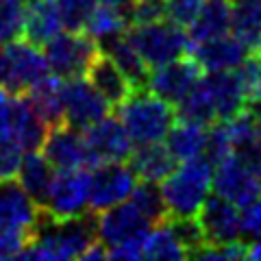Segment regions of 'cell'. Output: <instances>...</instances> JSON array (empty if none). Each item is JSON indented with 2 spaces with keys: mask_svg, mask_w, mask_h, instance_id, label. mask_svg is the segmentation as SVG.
I'll use <instances>...</instances> for the list:
<instances>
[{
  "mask_svg": "<svg viewBox=\"0 0 261 261\" xmlns=\"http://www.w3.org/2000/svg\"><path fill=\"white\" fill-rule=\"evenodd\" d=\"M22 3H24V5H33V3H35V0H22Z\"/></svg>",
  "mask_w": 261,
  "mask_h": 261,
  "instance_id": "46",
  "label": "cell"
},
{
  "mask_svg": "<svg viewBox=\"0 0 261 261\" xmlns=\"http://www.w3.org/2000/svg\"><path fill=\"white\" fill-rule=\"evenodd\" d=\"M63 105L65 124L79 130H87L96 122L107 118L111 111V105L105 100V96L83 76L70 79L63 83Z\"/></svg>",
  "mask_w": 261,
  "mask_h": 261,
  "instance_id": "9",
  "label": "cell"
},
{
  "mask_svg": "<svg viewBox=\"0 0 261 261\" xmlns=\"http://www.w3.org/2000/svg\"><path fill=\"white\" fill-rule=\"evenodd\" d=\"M231 154H233V140L231 133H228V124L226 120H216L207 128V144L202 157H207L214 166H218L220 161H224Z\"/></svg>",
  "mask_w": 261,
  "mask_h": 261,
  "instance_id": "33",
  "label": "cell"
},
{
  "mask_svg": "<svg viewBox=\"0 0 261 261\" xmlns=\"http://www.w3.org/2000/svg\"><path fill=\"white\" fill-rule=\"evenodd\" d=\"M83 133H85V140H87L89 150H92L96 166L105 161H128L130 152L135 148V144L128 137L120 118L107 116L100 122H96L94 126L83 130Z\"/></svg>",
  "mask_w": 261,
  "mask_h": 261,
  "instance_id": "14",
  "label": "cell"
},
{
  "mask_svg": "<svg viewBox=\"0 0 261 261\" xmlns=\"http://www.w3.org/2000/svg\"><path fill=\"white\" fill-rule=\"evenodd\" d=\"M192 44L231 33V0H205L198 15L187 27Z\"/></svg>",
  "mask_w": 261,
  "mask_h": 261,
  "instance_id": "21",
  "label": "cell"
},
{
  "mask_svg": "<svg viewBox=\"0 0 261 261\" xmlns=\"http://www.w3.org/2000/svg\"><path fill=\"white\" fill-rule=\"evenodd\" d=\"M31 105L44 118L48 126H59L65 122V105H63V79L50 76L42 79L37 85H33L27 94Z\"/></svg>",
  "mask_w": 261,
  "mask_h": 261,
  "instance_id": "24",
  "label": "cell"
},
{
  "mask_svg": "<svg viewBox=\"0 0 261 261\" xmlns=\"http://www.w3.org/2000/svg\"><path fill=\"white\" fill-rule=\"evenodd\" d=\"M200 79L202 68L194 61V57H181V59L170 61L161 68H154L150 72L146 89L174 107L176 102H181L192 92Z\"/></svg>",
  "mask_w": 261,
  "mask_h": 261,
  "instance_id": "13",
  "label": "cell"
},
{
  "mask_svg": "<svg viewBox=\"0 0 261 261\" xmlns=\"http://www.w3.org/2000/svg\"><path fill=\"white\" fill-rule=\"evenodd\" d=\"M27 5L22 0H0V44L15 42L24 35Z\"/></svg>",
  "mask_w": 261,
  "mask_h": 261,
  "instance_id": "32",
  "label": "cell"
},
{
  "mask_svg": "<svg viewBox=\"0 0 261 261\" xmlns=\"http://www.w3.org/2000/svg\"><path fill=\"white\" fill-rule=\"evenodd\" d=\"M63 22L57 7V0H35L27 9V22H24V37L35 46H44L46 42L61 33Z\"/></svg>",
  "mask_w": 261,
  "mask_h": 261,
  "instance_id": "25",
  "label": "cell"
},
{
  "mask_svg": "<svg viewBox=\"0 0 261 261\" xmlns=\"http://www.w3.org/2000/svg\"><path fill=\"white\" fill-rule=\"evenodd\" d=\"M216 166L207 157H194L181 161L172 172L163 178L161 192L166 198L170 218H196L214 190Z\"/></svg>",
  "mask_w": 261,
  "mask_h": 261,
  "instance_id": "1",
  "label": "cell"
},
{
  "mask_svg": "<svg viewBox=\"0 0 261 261\" xmlns=\"http://www.w3.org/2000/svg\"><path fill=\"white\" fill-rule=\"evenodd\" d=\"M11 102L13 94H9L5 87H0V137L11 135Z\"/></svg>",
  "mask_w": 261,
  "mask_h": 261,
  "instance_id": "42",
  "label": "cell"
},
{
  "mask_svg": "<svg viewBox=\"0 0 261 261\" xmlns=\"http://www.w3.org/2000/svg\"><path fill=\"white\" fill-rule=\"evenodd\" d=\"M100 53L109 55L111 59L116 61V65L124 72V76L128 79V83L133 85V89H146L148 79H150V68L142 59V55L135 50V46L128 42L126 33L105 42L100 46Z\"/></svg>",
  "mask_w": 261,
  "mask_h": 261,
  "instance_id": "23",
  "label": "cell"
},
{
  "mask_svg": "<svg viewBox=\"0 0 261 261\" xmlns=\"http://www.w3.org/2000/svg\"><path fill=\"white\" fill-rule=\"evenodd\" d=\"M50 126L44 122V118L37 113V109L31 105V100L24 94L13 96L11 102V137L22 146L24 152L39 150L44 146V140Z\"/></svg>",
  "mask_w": 261,
  "mask_h": 261,
  "instance_id": "17",
  "label": "cell"
},
{
  "mask_svg": "<svg viewBox=\"0 0 261 261\" xmlns=\"http://www.w3.org/2000/svg\"><path fill=\"white\" fill-rule=\"evenodd\" d=\"M128 24H130L128 15L124 11L113 9L109 5H98L92 13V18L87 22L85 33H89V35L96 39L98 48H100L105 42H109V39L124 35Z\"/></svg>",
  "mask_w": 261,
  "mask_h": 261,
  "instance_id": "30",
  "label": "cell"
},
{
  "mask_svg": "<svg viewBox=\"0 0 261 261\" xmlns=\"http://www.w3.org/2000/svg\"><path fill=\"white\" fill-rule=\"evenodd\" d=\"M144 259H168L178 261L187 259V250L176 238L170 220L157 222L154 228H150L144 238Z\"/></svg>",
  "mask_w": 261,
  "mask_h": 261,
  "instance_id": "28",
  "label": "cell"
},
{
  "mask_svg": "<svg viewBox=\"0 0 261 261\" xmlns=\"http://www.w3.org/2000/svg\"><path fill=\"white\" fill-rule=\"evenodd\" d=\"M205 83L209 87L211 98H214L218 120H231L246 107V94H244L235 70L209 72L205 74Z\"/></svg>",
  "mask_w": 261,
  "mask_h": 261,
  "instance_id": "19",
  "label": "cell"
},
{
  "mask_svg": "<svg viewBox=\"0 0 261 261\" xmlns=\"http://www.w3.org/2000/svg\"><path fill=\"white\" fill-rule=\"evenodd\" d=\"M128 166L133 168L140 181L161 183L176 168V159L163 142L135 146L128 157Z\"/></svg>",
  "mask_w": 261,
  "mask_h": 261,
  "instance_id": "20",
  "label": "cell"
},
{
  "mask_svg": "<svg viewBox=\"0 0 261 261\" xmlns=\"http://www.w3.org/2000/svg\"><path fill=\"white\" fill-rule=\"evenodd\" d=\"M196 218L202 226L207 244H228L244 238L242 209L220 194H209Z\"/></svg>",
  "mask_w": 261,
  "mask_h": 261,
  "instance_id": "12",
  "label": "cell"
},
{
  "mask_svg": "<svg viewBox=\"0 0 261 261\" xmlns=\"http://www.w3.org/2000/svg\"><path fill=\"white\" fill-rule=\"evenodd\" d=\"M238 79L242 83V89L246 94V102L255 100V98H261V63H259V57L255 55H248L238 68Z\"/></svg>",
  "mask_w": 261,
  "mask_h": 261,
  "instance_id": "38",
  "label": "cell"
},
{
  "mask_svg": "<svg viewBox=\"0 0 261 261\" xmlns=\"http://www.w3.org/2000/svg\"><path fill=\"white\" fill-rule=\"evenodd\" d=\"M248 55L252 53L233 33L207 39V42H200V44H192V50H190V57H194V61L200 65L205 74L235 70Z\"/></svg>",
  "mask_w": 261,
  "mask_h": 261,
  "instance_id": "15",
  "label": "cell"
},
{
  "mask_svg": "<svg viewBox=\"0 0 261 261\" xmlns=\"http://www.w3.org/2000/svg\"><path fill=\"white\" fill-rule=\"evenodd\" d=\"M126 37L150 70L181 59L192 50L190 33L185 27L168 18L150 24H130L126 29Z\"/></svg>",
  "mask_w": 261,
  "mask_h": 261,
  "instance_id": "3",
  "label": "cell"
},
{
  "mask_svg": "<svg viewBox=\"0 0 261 261\" xmlns=\"http://www.w3.org/2000/svg\"><path fill=\"white\" fill-rule=\"evenodd\" d=\"M87 81L105 96V100L116 109L135 92L133 85L128 83V79L124 76V72L105 53H98V57L87 68Z\"/></svg>",
  "mask_w": 261,
  "mask_h": 261,
  "instance_id": "18",
  "label": "cell"
},
{
  "mask_svg": "<svg viewBox=\"0 0 261 261\" xmlns=\"http://www.w3.org/2000/svg\"><path fill=\"white\" fill-rule=\"evenodd\" d=\"M140 178L128 161H105L89 170V209L105 211L128 200Z\"/></svg>",
  "mask_w": 261,
  "mask_h": 261,
  "instance_id": "5",
  "label": "cell"
},
{
  "mask_svg": "<svg viewBox=\"0 0 261 261\" xmlns=\"http://www.w3.org/2000/svg\"><path fill=\"white\" fill-rule=\"evenodd\" d=\"M98 3L109 5V7H113V9H120V11H124L128 15V11H130V7H133L135 0H98Z\"/></svg>",
  "mask_w": 261,
  "mask_h": 261,
  "instance_id": "43",
  "label": "cell"
},
{
  "mask_svg": "<svg viewBox=\"0 0 261 261\" xmlns=\"http://www.w3.org/2000/svg\"><path fill=\"white\" fill-rule=\"evenodd\" d=\"M61 13L63 29L68 31H85L89 18L96 9V0H57Z\"/></svg>",
  "mask_w": 261,
  "mask_h": 261,
  "instance_id": "34",
  "label": "cell"
},
{
  "mask_svg": "<svg viewBox=\"0 0 261 261\" xmlns=\"http://www.w3.org/2000/svg\"><path fill=\"white\" fill-rule=\"evenodd\" d=\"M202 3L205 0H166V18L187 29L198 15Z\"/></svg>",
  "mask_w": 261,
  "mask_h": 261,
  "instance_id": "40",
  "label": "cell"
},
{
  "mask_svg": "<svg viewBox=\"0 0 261 261\" xmlns=\"http://www.w3.org/2000/svg\"><path fill=\"white\" fill-rule=\"evenodd\" d=\"M53 166L44 154H39L37 150H31L22 157V166H20V185L24 187L37 207H46L48 202V194H50V185L55 181V172Z\"/></svg>",
  "mask_w": 261,
  "mask_h": 261,
  "instance_id": "22",
  "label": "cell"
},
{
  "mask_svg": "<svg viewBox=\"0 0 261 261\" xmlns=\"http://www.w3.org/2000/svg\"><path fill=\"white\" fill-rule=\"evenodd\" d=\"M242 233L248 240H255L261 235V196L250 205L242 207Z\"/></svg>",
  "mask_w": 261,
  "mask_h": 261,
  "instance_id": "41",
  "label": "cell"
},
{
  "mask_svg": "<svg viewBox=\"0 0 261 261\" xmlns=\"http://www.w3.org/2000/svg\"><path fill=\"white\" fill-rule=\"evenodd\" d=\"M214 190L242 209L261 196V172L233 152L231 157H226L216 166Z\"/></svg>",
  "mask_w": 261,
  "mask_h": 261,
  "instance_id": "8",
  "label": "cell"
},
{
  "mask_svg": "<svg viewBox=\"0 0 261 261\" xmlns=\"http://www.w3.org/2000/svg\"><path fill=\"white\" fill-rule=\"evenodd\" d=\"M163 18H166V0H135L128 11L130 24H150Z\"/></svg>",
  "mask_w": 261,
  "mask_h": 261,
  "instance_id": "39",
  "label": "cell"
},
{
  "mask_svg": "<svg viewBox=\"0 0 261 261\" xmlns=\"http://www.w3.org/2000/svg\"><path fill=\"white\" fill-rule=\"evenodd\" d=\"M44 157L50 161L55 170H92L96 161L87 146L85 133L70 124H59L48 130L44 140Z\"/></svg>",
  "mask_w": 261,
  "mask_h": 261,
  "instance_id": "10",
  "label": "cell"
},
{
  "mask_svg": "<svg viewBox=\"0 0 261 261\" xmlns=\"http://www.w3.org/2000/svg\"><path fill=\"white\" fill-rule=\"evenodd\" d=\"M248 257L250 259H259L261 261V235L255 238L250 244H248Z\"/></svg>",
  "mask_w": 261,
  "mask_h": 261,
  "instance_id": "44",
  "label": "cell"
},
{
  "mask_svg": "<svg viewBox=\"0 0 261 261\" xmlns=\"http://www.w3.org/2000/svg\"><path fill=\"white\" fill-rule=\"evenodd\" d=\"M248 257V242H228V244H205L190 259L205 261H226V259H244Z\"/></svg>",
  "mask_w": 261,
  "mask_h": 261,
  "instance_id": "37",
  "label": "cell"
},
{
  "mask_svg": "<svg viewBox=\"0 0 261 261\" xmlns=\"http://www.w3.org/2000/svg\"><path fill=\"white\" fill-rule=\"evenodd\" d=\"M37 216H39V207L24 192L20 181L15 183V178L0 181V226L33 235V226L37 222Z\"/></svg>",
  "mask_w": 261,
  "mask_h": 261,
  "instance_id": "16",
  "label": "cell"
},
{
  "mask_svg": "<svg viewBox=\"0 0 261 261\" xmlns=\"http://www.w3.org/2000/svg\"><path fill=\"white\" fill-rule=\"evenodd\" d=\"M5 74L3 85L9 94L20 96L27 94L33 85H37L42 79L50 74V65L46 61V55L39 53V48L31 42H9L5 44Z\"/></svg>",
  "mask_w": 261,
  "mask_h": 261,
  "instance_id": "6",
  "label": "cell"
},
{
  "mask_svg": "<svg viewBox=\"0 0 261 261\" xmlns=\"http://www.w3.org/2000/svg\"><path fill=\"white\" fill-rule=\"evenodd\" d=\"M22 157H24V150L15 142V137L11 135L0 137V181H9V178L18 176Z\"/></svg>",
  "mask_w": 261,
  "mask_h": 261,
  "instance_id": "36",
  "label": "cell"
},
{
  "mask_svg": "<svg viewBox=\"0 0 261 261\" xmlns=\"http://www.w3.org/2000/svg\"><path fill=\"white\" fill-rule=\"evenodd\" d=\"M44 209L59 220L76 218L89 211V170H59Z\"/></svg>",
  "mask_w": 261,
  "mask_h": 261,
  "instance_id": "11",
  "label": "cell"
},
{
  "mask_svg": "<svg viewBox=\"0 0 261 261\" xmlns=\"http://www.w3.org/2000/svg\"><path fill=\"white\" fill-rule=\"evenodd\" d=\"M207 128L209 126L196 124V122L174 120V124L170 126L163 142H166V146L170 148V152L174 154L176 161L194 159V157H200V154L205 152Z\"/></svg>",
  "mask_w": 261,
  "mask_h": 261,
  "instance_id": "27",
  "label": "cell"
},
{
  "mask_svg": "<svg viewBox=\"0 0 261 261\" xmlns=\"http://www.w3.org/2000/svg\"><path fill=\"white\" fill-rule=\"evenodd\" d=\"M231 33L257 53L261 48V0H231Z\"/></svg>",
  "mask_w": 261,
  "mask_h": 261,
  "instance_id": "26",
  "label": "cell"
},
{
  "mask_svg": "<svg viewBox=\"0 0 261 261\" xmlns=\"http://www.w3.org/2000/svg\"><path fill=\"white\" fill-rule=\"evenodd\" d=\"M168 220H170V224H172V228H174L176 238L181 240V244L187 250V259H190L198 248H202L207 244L198 218H168Z\"/></svg>",
  "mask_w": 261,
  "mask_h": 261,
  "instance_id": "35",
  "label": "cell"
},
{
  "mask_svg": "<svg viewBox=\"0 0 261 261\" xmlns=\"http://www.w3.org/2000/svg\"><path fill=\"white\" fill-rule=\"evenodd\" d=\"M118 118L133 144L142 146L166 140L170 126L176 120V111L170 102L148 89H135L118 107Z\"/></svg>",
  "mask_w": 261,
  "mask_h": 261,
  "instance_id": "2",
  "label": "cell"
},
{
  "mask_svg": "<svg viewBox=\"0 0 261 261\" xmlns=\"http://www.w3.org/2000/svg\"><path fill=\"white\" fill-rule=\"evenodd\" d=\"M152 226L154 222L130 198L96 214L98 242L107 248L118 246L122 242L142 240Z\"/></svg>",
  "mask_w": 261,
  "mask_h": 261,
  "instance_id": "7",
  "label": "cell"
},
{
  "mask_svg": "<svg viewBox=\"0 0 261 261\" xmlns=\"http://www.w3.org/2000/svg\"><path fill=\"white\" fill-rule=\"evenodd\" d=\"M130 200H133L154 224L170 218L168 207H166V198H163V192H161L159 183H154V181H140L137 183V187L133 190V196H130Z\"/></svg>",
  "mask_w": 261,
  "mask_h": 261,
  "instance_id": "31",
  "label": "cell"
},
{
  "mask_svg": "<svg viewBox=\"0 0 261 261\" xmlns=\"http://www.w3.org/2000/svg\"><path fill=\"white\" fill-rule=\"evenodd\" d=\"M3 74H5V53L0 50V85H3Z\"/></svg>",
  "mask_w": 261,
  "mask_h": 261,
  "instance_id": "45",
  "label": "cell"
},
{
  "mask_svg": "<svg viewBox=\"0 0 261 261\" xmlns=\"http://www.w3.org/2000/svg\"><path fill=\"white\" fill-rule=\"evenodd\" d=\"M257 57H259V63H261V48H259V50H257Z\"/></svg>",
  "mask_w": 261,
  "mask_h": 261,
  "instance_id": "47",
  "label": "cell"
},
{
  "mask_svg": "<svg viewBox=\"0 0 261 261\" xmlns=\"http://www.w3.org/2000/svg\"><path fill=\"white\" fill-rule=\"evenodd\" d=\"M174 111H176V120H187V122H196V124H205V126L214 124L218 120L216 105H214V98L209 94L205 76L196 83V87L183 98L181 102L174 105Z\"/></svg>",
  "mask_w": 261,
  "mask_h": 261,
  "instance_id": "29",
  "label": "cell"
},
{
  "mask_svg": "<svg viewBox=\"0 0 261 261\" xmlns=\"http://www.w3.org/2000/svg\"><path fill=\"white\" fill-rule=\"evenodd\" d=\"M98 53L100 48L96 39L85 31L57 33L50 42L44 44V55L50 65V72L63 81L87 74V68L98 57Z\"/></svg>",
  "mask_w": 261,
  "mask_h": 261,
  "instance_id": "4",
  "label": "cell"
}]
</instances>
